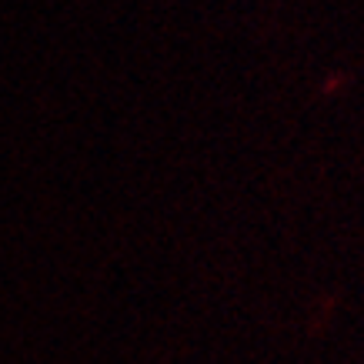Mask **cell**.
Here are the masks:
<instances>
[]
</instances>
